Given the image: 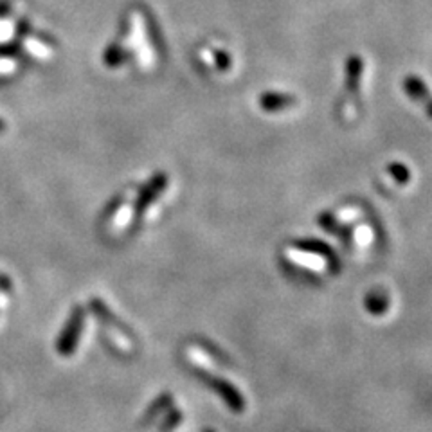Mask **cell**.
<instances>
[{
	"mask_svg": "<svg viewBox=\"0 0 432 432\" xmlns=\"http://www.w3.org/2000/svg\"><path fill=\"white\" fill-rule=\"evenodd\" d=\"M83 323H85V310L81 306H76L70 313L69 323L65 324L62 335L56 340V351L62 357H70L76 351L77 342H80L81 330H83Z\"/></svg>",
	"mask_w": 432,
	"mask_h": 432,
	"instance_id": "obj_1",
	"label": "cell"
},
{
	"mask_svg": "<svg viewBox=\"0 0 432 432\" xmlns=\"http://www.w3.org/2000/svg\"><path fill=\"white\" fill-rule=\"evenodd\" d=\"M209 386H211L212 391L224 400V404L227 405L229 409L234 411V413H243V411H245V398L242 396V393H239L231 382H227L224 378L216 377L209 382Z\"/></svg>",
	"mask_w": 432,
	"mask_h": 432,
	"instance_id": "obj_2",
	"label": "cell"
},
{
	"mask_svg": "<svg viewBox=\"0 0 432 432\" xmlns=\"http://www.w3.org/2000/svg\"><path fill=\"white\" fill-rule=\"evenodd\" d=\"M188 355H189V362L193 364V366L197 367L200 373L209 374V373H212V371L216 369L215 360H212L211 357L205 353V351L198 350V347H189Z\"/></svg>",
	"mask_w": 432,
	"mask_h": 432,
	"instance_id": "obj_3",
	"label": "cell"
},
{
	"mask_svg": "<svg viewBox=\"0 0 432 432\" xmlns=\"http://www.w3.org/2000/svg\"><path fill=\"white\" fill-rule=\"evenodd\" d=\"M170 404H171V394H168V393L161 394V396H158L157 400L150 405V407H148L146 413H144L143 425H151L153 421H157L158 416H161V414L164 413L168 407H170Z\"/></svg>",
	"mask_w": 432,
	"mask_h": 432,
	"instance_id": "obj_4",
	"label": "cell"
},
{
	"mask_svg": "<svg viewBox=\"0 0 432 432\" xmlns=\"http://www.w3.org/2000/svg\"><path fill=\"white\" fill-rule=\"evenodd\" d=\"M23 45H26V49L29 50L35 58L49 60L50 56H53V49H50L49 45H45V43L40 42V40L33 38V36H27V38L23 40Z\"/></svg>",
	"mask_w": 432,
	"mask_h": 432,
	"instance_id": "obj_5",
	"label": "cell"
},
{
	"mask_svg": "<svg viewBox=\"0 0 432 432\" xmlns=\"http://www.w3.org/2000/svg\"><path fill=\"white\" fill-rule=\"evenodd\" d=\"M182 421V413L178 409H173L170 414H168V418L161 423V431L162 432H170L171 428L177 427L178 423Z\"/></svg>",
	"mask_w": 432,
	"mask_h": 432,
	"instance_id": "obj_6",
	"label": "cell"
},
{
	"mask_svg": "<svg viewBox=\"0 0 432 432\" xmlns=\"http://www.w3.org/2000/svg\"><path fill=\"white\" fill-rule=\"evenodd\" d=\"M130 218H131V209L128 207V205H123V207H121V211L117 212L116 222H114V227H116V229H123L124 225H126L128 222H130Z\"/></svg>",
	"mask_w": 432,
	"mask_h": 432,
	"instance_id": "obj_7",
	"label": "cell"
},
{
	"mask_svg": "<svg viewBox=\"0 0 432 432\" xmlns=\"http://www.w3.org/2000/svg\"><path fill=\"white\" fill-rule=\"evenodd\" d=\"M16 69V63L9 58L0 60V74H11Z\"/></svg>",
	"mask_w": 432,
	"mask_h": 432,
	"instance_id": "obj_8",
	"label": "cell"
},
{
	"mask_svg": "<svg viewBox=\"0 0 432 432\" xmlns=\"http://www.w3.org/2000/svg\"><path fill=\"white\" fill-rule=\"evenodd\" d=\"M11 33H13L11 23L0 22V42H4V40H8L9 36H11Z\"/></svg>",
	"mask_w": 432,
	"mask_h": 432,
	"instance_id": "obj_9",
	"label": "cell"
},
{
	"mask_svg": "<svg viewBox=\"0 0 432 432\" xmlns=\"http://www.w3.org/2000/svg\"><path fill=\"white\" fill-rule=\"evenodd\" d=\"M13 288V281L8 278V276L0 274V292H11Z\"/></svg>",
	"mask_w": 432,
	"mask_h": 432,
	"instance_id": "obj_10",
	"label": "cell"
},
{
	"mask_svg": "<svg viewBox=\"0 0 432 432\" xmlns=\"http://www.w3.org/2000/svg\"><path fill=\"white\" fill-rule=\"evenodd\" d=\"M2 130H4V121L0 119V131H2Z\"/></svg>",
	"mask_w": 432,
	"mask_h": 432,
	"instance_id": "obj_11",
	"label": "cell"
},
{
	"mask_svg": "<svg viewBox=\"0 0 432 432\" xmlns=\"http://www.w3.org/2000/svg\"><path fill=\"white\" fill-rule=\"evenodd\" d=\"M205 432H215V431H211V428H207V431H205Z\"/></svg>",
	"mask_w": 432,
	"mask_h": 432,
	"instance_id": "obj_12",
	"label": "cell"
}]
</instances>
